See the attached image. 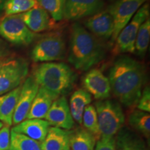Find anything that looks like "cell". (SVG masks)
<instances>
[{
    "label": "cell",
    "mask_w": 150,
    "mask_h": 150,
    "mask_svg": "<svg viewBox=\"0 0 150 150\" xmlns=\"http://www.w3.org/2000/svg\"><path fill=\"white\" fill-rule=\"evenodd\" d=\"M108 78L117 100L127 108L136 107L147 82L145 66L130 56H120L110 66Z\"/></svg>",
    "instance_id": "6da1fadb"
},
{
    "label": "cell",
    "mask_w": 150,
    "mask_h": 150,
    "mask_svg": "<svg viewBox=\"0 0 150 150\" xmlns=\"http://www.w3.org/2000/svg\"><path fill=\"white\" fill-rule=\"evenodd\" d=\"M106 49L97 38L88 31L79 22L71 27L68 49V61L77 70L88 71L102 61Z\"/></svg>",
    "instance_id": "7a4b0ae2"
},
{
    "label": "cell",
    "mask_w": 150,
    "mask_h": 150,
    "mask_svg": "<svg viewBox=\"0 0 150 150\" xmlns=\"http://www.w3.org/2000/svg\"><path fill=\"white\" fill-rule=\"evenodd\" d=\"M32 76L56 99L70 92L77 79L76 72L63 62L40 63L33 69Z\"/></svg>",
    "instance_id": "3957f363"
},
{
    "label": "cell",
    "mask_w": 150,
    "mask_h": 150,
    "mask_svg": "<svg viewBox=\"0 0 150 150\" xmlns=\"http://www.w3.org/2000/svg\"><path fill=\"white\" fill-rule=\"evenodd\" d=\"M100 138L115 137L124 127L125 117L120 103L112 99L99 100L95 104Z\"/></svg>",
    "instance_id": "277c9868"
},
{
    "label": "cell",
    "mask_w": 150,
    "mask_h": 150,
    "mask_svg": "<svg viewBox=\"0 0 150 150\" xmlns=\"http://www.w3.org/2000/svg\"><path fill=\"white\" fill-rule=\"evenodd\" d=\"M66 55V43L61 33L54 32L42 35L31 52L35 63H47L63 60Z\"/></svg>",
    "instance_id": "5b68a950"
},
{
    "label": "cell",
    "mask_w": 150,
    "mask_h": 150,
    "mask_svg": "<svg viewBox=\"0 0 150 150\" xmlns=\"http://www.w3.org/2000/svg\"><path fill=\"white\" fill-rule=\"evenodd\" d=\"M149 5L145 3L138 9L128 24L121 30L114 41L112 54L117 56L121 54L135 52V41L140 25L149 18Z\"/></svg>",
    "instance_id": "8992f818"
},
{
    "label": "cell",
    "mask_w": 150,
    "mask_h": 150,
    "mask_svg": "<svg viewBox=\"0 0 150 150\" xmlns=\"http://www.w3.org/2000/svg\"><path fill=\"white\" fill-rule=\"evenodd\" d=\"M29 74V63L21 57L4 59L0 63V96L21 86Z\"/></svg>",
    "instance_id": "52a82bcc"
},
{
    "label": "cell",
    "mask_w": 150,
    "mask_h": 150,
    "mask_svg": "<svg viewBox=\"0 0 150 150\" xmlns=\"http://www.w3.org/2000/svg\"><path fill=\"white\" fill-rule=\"evenodd\" d=\"M0 36L15 45L28 46L40 35L32 32L17 14L0 18Z\"/></svg>",
    "instance_id": "ba28073f"
},
{
    "label": "cell",
    "mask_w": 150,
    "mask_h": 150,
    "mask_svg": "<svg viewBox=\"0 0 150 150\" xmlns=\"http://www.w3.org/2000/svg\"><path fill=\"white\" fill-rule=\"evenodd\" d=\"M147 0H116L106 8L111 15L114 22V30L110 38L111 43L115 40L117 35L136 13Z\"/></svg>",
    "instance_id": "9c48e42d"
},
{
    "label": "cell",
    "mask_w": 150,
    "mask_h": 150,
    "mask_svg": "<svg viewBox=\"0 0 150 150\" xmlns=\"http://www.w3.org/2000/svg\"><path fill=\"white\" fill-rule=\"evenodd\" d=\"M38 84L32 76H28L22 84L16 108L15 110L13 125H17L27 119L35 95L39 89Z\"/></svg>",
    "instance_id": "30bf717a"
},
{
    "label": "cell",
    "mask_w": 150,
    "mask_h": 150,
    "mask_svg": "<svg viewBox=\"0 0 150 150\" xmlns=\"http://www.w3.org/2000/svg\"><path fill=\"white\" fill-rule=\"evenodd\" d=\"M44 119L50 126L56 128L71 130L74 127V120L65 96L59 97L54 101Z\"/></svg>",
    "instance_id": "8fae6325"
},
{
    "label": "cell",
    "mask_w": 150,
    "mask_h": 150,
    "mask_svg": "<svg viewBox=\"0 0 150 150\" xmlns=\"http://www.w3.org/2000/svg\"><path fill=\"white\" fill-rule=\"evenodd\" d=\"M104 6V0H66L63 18L76 21L96 14Z\"/></svg>",
    "instance_id": "7c38bea8"
},
{
    "label": "cell",
    "mask_w": 150,
    "mask_h": 150,
    "mask_svg": "<svg viewBox=\"0 0 150 150\" xmlns=\"http://www.w3.org/2000/svg\"><path fill=\"white\" fill-rule=\"evenodd\" d=\"M83 88L98 100H104L110 96L109 80L99 69L89 70L82 79Z\"/></svg>",
    "instance_id": "4fadbf2b"
},
{
    "label": "cell",
    "mask_w": 150,
    "mask_h": 150,
    "mask_svg": "<svg viewBox=\"0 0 150 150\" xmlns=\"http://www.w3.org/2000/svg\"><path fill=\"white\" fill-rule=\"evenodd\" d=\"M20 16L26 26L33 33L50 31L56 27V21L39 5Z\"/></svg>",
    "instance_id": "5bb4252c"
},
{
    "label": "cell",
    "mask_w": 150,
    "mask_h": 150,
    "mask_svg": "<svg viewBox=\"0 0 150 150\" xmlns=\"http://www.w3.org/2000/svg\"><path fill=\"white\" fill-rule=\"evenodd\" d=\"M84 26L95 37L105 40L111 38L114 30L113 20L106 9L90 16L84 22Z\"/></svg>",
    "instance_id": "9a60e30c"
},
{
    "label": "cell",
    "mask_w": 150,
    "mask_h": 150,
    "mask_svg": "<svg viewBox=\"0 0 150 150\" xmlns=\"http://www.w3.org/2000/svg\"><path fill=\"white\" fill-rule=\"evenodd\" d=\"M50 125L43 119H26L15 125L12 131L23 134L38 142H42L47 134Z\"/></svg>",
    "instance_id": "2e32d148"
},
{
    "label": "cell",
    "mask_w": 150,
    "mask_h": 150,
    "mask_svg": "<svg viewBox=\"0 0 150 150\" xmlns=\"http://www.w3.org/2000/svg\"><path fill=\"white\" fill-rule=\"evenodd\" d=\"M70 130L50 127L45 139L41 142L42 150H70Z\"/></svg>",
    "instance_id": "e0dca14e"
},
{
    "label": "cell",
    "mask_w": 150,
    "mask_h": 150,
    "mask_svg": "<svg viewBox=\"0 0 150 150\" xmlns=\"http://www.w3.org/2000/svg\"><path fill=\"white\" fill-rule=\"evenodd\" d=\"M21 86L0 96V121L5 125H13V117L18 102Z\"/></svg>",
    "instance_id": "ac0fdd59"
},
{
    "label": "cell",
    "mask_w": 150,
    "mask_h": 150,
    "mask_svg": "<svg viewBox=\"0 0 150 150\" xmlns=\"http://www.w3.org/2000/svg\"><path fill=\"white\" fill-rule=\"evenodd\" d=\"M56 98L42 88L39 87L31 104L27 119H43Z\"/></svg>",
    "instance_id": "d6986e66"
},
{
    "label": "cell",
    "mask_w": 150,
    "mask_h": 150,
    "mask_svg": "<svg viewBox=\"0 0 150 150\" xmlns=\"http://www.w3.org/2000/svg\"><path fill=\"white\" fill-rule=\"evenodd\" d=\"M115 139L116 150H147L141 138L127 128L122 127Z\"/></svg>",
    "instance_id": "ffe728a7"
},
{
    "label": "cell",
    "mask_w": 150,
    "mask_h": 150,
    "mask_svg": "<svg viewBox=\"0 0 150 150\" xmlns=\"http://www.w3.org/2000/svg\"><path fill=\"white\" fill-rule=\"evenodd\" d=\"M92 102V96L84 89H78L71 95L70 110L73 120L79 125L82 124L84 109Z\"/></svg>",
    "instance_id": "44dd1931"
},
{
    "label": "cell",
    "mask_w": 150,
    "mask_h": 150,
    "mask_svg": "<svg viewBox=\"0 0 150 150\" xmlns=\"http://www.w3.org/2000/svg\"><path fill=\"white\" fill-rule=\"evenodd\" d=\"M97 140L91 133L84 128H77L70 130V150H94Z\"/></svg>",
    "instance_id": "7402d4cb"
},
{
    "label": "cell",
    "mask_w": 150,
    "mask_h": 150,
    "mask_svg": "<svg viewBox=\"0 0 150 150\" xmlns=\"http://www.w3.org/2000/svg\"><path fill=\"white\" fill-rule=\"evenodd\" d=\"M129 125L143 135L147 138L150 135V115L149 112L136 109L132 110L129 115Z\"/></svg>",
    "instance_id": "603a6c76"
},
{
    "label": "cell",
    "mask_w": 150,
    "mask_h": 150,
    "mask_svg": "<svg viewBox=\"0 0 150 150\" xmlns=\"http://www.w3.org/2000/svg\"><path fill=\"white\" fill-rule=\"evenodd\" d=\"M7 150H42L41 142L11 130L10 145Z\"/></svg>",
    "instance_id": "cb8c5ba5"
},
{
    "label": "cell",
    "mask_w": 150,
    "mask_h": 150,
    "mask_svg": "<svg viewBox=\"0 0 150 150\" xmlns=\"http://www.w3.org/2000/svg\"><path fill=\"white\" fill-rule=\"evenodd\" d=\"M150 40V19L147 18L142 23L138 29L136 41H135V52L140 57H143L149 47Z\"/></svg>",
    "instance_id": "d4e9b609"
},
{
    "label": "cell",
    "mask_w": 150,
    "mask_h": 150,
    "mask_svg": "<svg viewBox=\"0 0 150 150\" xmlns=\"http://www.w3.org/2000/svg\"><path fill=\"white\" fill-rule=\"evenodd\" d=\"M37 6V0H7L4 6V11L5 16L21 14Z\"/></svg>",
    "instance_id": "484cf974"
},
{
    "label": "cell",
    "mask_w": 150,
    "mask_h": 150,
    "mask_svg": "<svg viewBox=\"0 0 150 150\" xmlns=\"http://www.w3.org/2000/svg\"><path fill=\"white\" fill-rule=\"evenodd\" d=\"M82 124L84 129L95 136L97 140L100 138V131H99L98 120L96 110L93 105L89 104L84 109Z\"/></svg>",
    "instance_id": "4316f807"
},
{
    "label": "cell",
    "mask_w": 150,
    "mask_h": 150,
    "mask_svg": "<svg viewBox=\"0 0 150 150\" xmlns=\"http://www.w3.org/2000/svg\"><path fill=\"white\" fill-rule=\"evenodd\" d=\"M38 5L47 11L54 21L63 20V9L66 0H37Z\"/></svg>",
    "instance_id": "83f0119b"
},
{
    "label": "cell",
    "mask_w": 150,
    "mask_h": 150,
    "mask_svg": "<svg viewBox=\"0 0 150 150\" xmlns=\"http://www.w3.org/2000/svg\"><path fill=\"white\" fill-rule=\"evenodd\" d=\"M137 108L138 110L149 112L150 111V88L149 86L146 87L142 90L141 96H140Z\"/></svg>",
    "instance_id": "f1b7e54d"
},
{
    "label": "cell",
    "mask_w": 150,
    "mask_h": 150,
    "mask_svg": "<svg viewBox=\"0 0 150 150\" xmlns=\"http://www.w3.org/2000/svg\"><path fill=\"white\" fill-rule=\"evenodd\" d=\"M95 150H116L115 137L100 138L96 142Z\"/></svg>",
    "instance_id": "f546056e"
},
{
    "label": "cell",
    "mask_w": 150,
    "mask_h": 150,
    "mask_svg": "<svg viewBox=\"0 0 150 150\" xmlns=\"http://www.w3.org/2000/svg\"><path fill=\"white\" fill-rule=\"evenodd\" d=\"M10 127L4 125L0 129V150H7L10 145Z\"/></svg>",
    "instance_id": "4dcf8cb0"
},
{
    "label": "cell",
    "mask_w": 150,
    "mask_h": 150,
    "mask_svg": "<svg viewBox=\"0 0 150 150\" xmlns=\"http://www.w3.org/2000/svg\"><path fill=\"white\" fill-rule=\"evenodd\" d=\"M10 52L8 44L0 38V59H6L10 54Z\"/></svg>",
    "instance_id": "1f68e13d"
},
{
    "label": "cell",
    "mask_w": 150,
    "mask_h": 150,
    "mask_svg": "<svg viewBox=\"0 0 150 150\" xmlns=\"http://www.w3.org/2000/svg\"><path fill=\"white\" fill-rule=\"evenodd\" d=\"M7 0H0V13L2 11H4V6Z\"/></svg>",
    "instance_id": "d6a6232c"
},
{
    "label": "cell",
    "mask_w": 150,
    "mask_h": 150,
    "mask_svg": "<svg viewBox=\"0 0 150 150\" xmlns=\"http://www.w3.org/2000/svg\"><path fill=\"white\" fill-rule=\"evenodd\" d=\"M4 125H5L2 122L0 121V129L2 128V127H3L4 126Z\"/></svg>",
    "instance_id": "836d02e7"
},
{
    "label": "cell",
    "mask_w": 150,
    "mask_h": 150,
    "mask_svg": "<svg viewBox=\"0 0 150 150\" xmlns=\"http://www.w3.org/2000/svg\"><path fill=\"white\" fill-rule=\"evenodd\" d=\"M3 59H0V63H1V62L2 61V60H3Z\"/></svg>",
    "instance_id": "e575fe53"
},
{
    "label": "cell",
    "mask_w": 150,
    "mask_h": 150,
    "mask_svg": "<svg viewBox=\"0 0 150 150\" xmlns=\"http://www.w3.org/2000/svg\"><path fill=\"white\" fill-rule=\"evenodd\" d=\"M110 1H116V0H110Z\"/></svg>",
    "instance_id": "d590c367"
},
{
    "label": "cell",
    "mask_w": 150,
    "mask_h": 150,
    "mask_svg": "<svg viewBox=\"0 0 150 150\" xmlns=\"http://www.w3.org/2000/svg\"></svg>",
    "instance_id": "8d00e7d4"
}]
</instances>
